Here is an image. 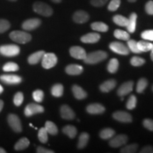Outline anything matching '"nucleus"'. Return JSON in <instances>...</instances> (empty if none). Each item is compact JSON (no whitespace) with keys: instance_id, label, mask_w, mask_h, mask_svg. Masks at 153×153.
<instances>
[{"instance_id":"12","label":"nucleus","mask_w":153,"mask_h":153,"mask_svg":"<svg viewBox=\"0 0 153 153\" xmlns=\"http://www.w3.org/2000/svg\"><path fill=\"white\" fill-rule=\"evenodd\" d=\"M113 118L121 123H131L133 120L132 116L129 113L123 111H118L114 113Z\"/></svg>"},{"instance_id":"37","label":"nucleus","mask_w":153,"mask_h":153,"mask_svg":"<svg viewBox=\"0 0 153 153\" xmlns=\"http://www.w3.org/2000/svg\"><path fill=\"white\" fill-rule=\"evenodd\" d=\"M19 65L16 63L9 62L3 66V70L5 72H16L19 70Z\"/></svg>"},{"instance_id":"57","label":"nucleus","mask_w":153,"mask_h":153,"mask_svg":"<svg viewBox=\"0 0 153 153\" xmlns=\"http://www.w3.org/2000/svg\"><path fill=\"white\" fill-rule=\"evenodd\" d=\"M128 1L129 2H135L137 0H128Z\"/></svg>"},{"instance_id":"49","label":"nucleus","mask_w":153,"mask_h":153,"mask_svg":"<svg viewBox=\"0 0 153 153\" xmlns=\"http://www.w3.org/2000/svg\"><path fill=\"white\" fill-rule=\"evenodd\" d=\"M108 0H91V4L94 7H100L106 4Z\"/></svg>"},{"instance_id":"54","label":"nucleus","mask_w":153,"mask_h":153,"mask_svg":"<svg viewBox=\"0 0 153 153\" xmlns=\"http://www.w3.org/2000/svg\"><path fill=\"white\" fill-rule=\"evenodd\" d=\"M6 152H7V151H6L4 149L2 148H0V153H6Z\"/></svg>"},{"instance_id":"50","label":"nucleus","mask_w":153,"mask_h":153,"mask_svg":"<svg viewBox=\"0 0 153 153\" xmlns=\"http://www.w3.org/2000/svg\"><path fill=\"white\" fill-rule=\"evenodd\" d=\"M36 152H37L38 153H54L55 152L53 150H48V149H46V148H43V147H41V146L38 147Z\"/></svg>"},{"instance_id":"47","label":"nucleus","mask_w":153,"mask_h":153,"mask_svg":"<svg viewBox=\"0 0 153 153\" xmlns=\"http://www.w3.org/2000/svg\"><path fill=\"white\" fill-rule=\"evenodd\" d=\"M143 126L149 131H153V120L150 118H146L143 121Z\"/></svg>"},{"instance_id":"42","label":"nucleus","mask_w":153,"mask_h":153,"mask_svg":"<svg viewBox=\"0 0 153 153\" xmlns=\"http://www.w3.org/2000/svg\"><path fill=\"white\" fill-rule=\"evenodd\" d=\"M24 94L21 91L16 93L14 97V104L16 106H20L24 101Z\"/></svg>"},{"instance_id":"11","label":"nucleus","mask_w":153,"mask_h":153,"mask_svg":"<svg viewBox=\"0 0 153 153\" xmlns=\"http://www.w3.org/2000/svg\"><path fill=\"white\" fill-rule=\"evenodd\" d=\"M0 80L7 85H18L22 82V78L15 74H2L0 76Z\"/></svg>"},{"instance_id":"38","label":"nucleus","mask_w":153,"mask_h":153,"mask_svg":"<svg viewBox=\"0 0 153 153\" xmlns=\"http://www.w3.org/2000/svg\"><path fill=\"white\" fill-rule=\"evenodd\" d=\"M137 148H138V145L137 144H131L126 145L123 148L120 150V152L122 153H135L137 152Z\"/></svg>"},{"instance_id":"56","label":"nucleus","mask_w":153,"mask_h":153,"mask_svg":"<svg viewBox=\"0 0 153 153\" xmlns=\"http://www.w3.org/2000/svg\"><path fill=\"white\" fill-rule=\"evenodd\" d=\"M151 51H152V52H151V54H150V57H151V59H152V60L153 61V50Z\"/></svg>"},{"instance_id":"2","label":"nucleus","mask_w":153,"mask_h":153,"mask_svg":"<svg viewBox=\"0 0 153 153\" xmlns=\"http://www.w3.org/2000/svg\"><path fill=\"white\" fill-rule=\"evenodd\" d=\"M9 38L16 43L25 44L31 41V35L22 30H14L9 34Z\"/></svg>"},{"instance_id":"10","label":"nucleus","mask_w":153,"mask_h":153,"mask_svg":"<svg viewBox=\"0 0 153 153\" xmlns=\"http://www.w3.org/2000/svg\"><path fill=\"white\" fill-rule=\"evenodd\" d=\"M128 142V136L124 134L118 135L114 137L111 138L108 144L112 148H119L122 145H126Z\"/></svg>"},{"instance_id":"52","label":"nucleus","mask_w":153,"mask_h":153,"mask_svg":"<svg viewBox=\"0 0 153 153\" xmlns=\"http://www.w3.org/2000/svg\"><path fill=\"white\" fill-rule=\"evenodd\" d=\"M3 107H4V101L0 99V112H1V110H2Z\"/></svg>"},{"instance_id":"61","label":"nucleus","mask_w":153,"mask_h":153,"mask_svg":"<svg viewBox=\"0 0 153 153\" xmlns=\"http://www.w3.org/2000/svg\"><path fill=\"white\" fill-rule=\"evenodd\" d=\"M152 91H153V86H152Z\"/></svg>"},{"instance_id":"44","label":"nucleus","mask_w":153,"mask_h":153,"mask_svg":"<svg viewBox=\"0 0 153 153\" xmlns=\"http://www.w3.org/2000/svg\"><path fill=\"white\" fill-rule=\"evenodd\" d=\"M11 24L9 21L6 19H0V33H4L10 28Z\"/></svg>"},{"instance_id":"13","label":"nucleus","mask_w":153,"mask_h":153,"mask_svg":"<svg viewBox=\"0 0 153 153\" xmlns=\"http://www.w3.org/2000/svg\"><path fill=\"white\" fill-rule=\"evenodd\" d=\"M70 54L72 57L77 60H84L87 53L83 48L80 46H72L70 49Z\"/></svg>"},{"instance_id":"6","label":"nucleus","mask_w":153,"mask_h":153,"mask_svg":"<svg viewBox=\"0 0 153 153\" xmlns=\"http://www.w3.org/2000/svg\"><path fill=\"white\" fill-rule=\"evenodd\" d=\"M9 125L16 133H21L22 131V125L20 118L16 114H9L7 118Z\"/></svg>"},{"instance_id":"29","label":"nucleus","mask_w":153,"mask_h":153,"mask_svg":"<svg viewBox=\"0 0 153 153\" xmlns=\"http://www.w3.org/2000/svg\"><path fill=\"white\" fill-rule=\"evenodd\" d=\"M115 131L110 128H106L101 130L100 133H99V136L101 139L104 140H108L112 138L115 135Z\"/></svg>"},{"instance_id":"15","label":"nucleus","mask_w":153,"mask_h":153,"mask_svg":"<svg viewBox=\"0 0 153 153\" xmlns=\"http://www.w3.org/2000/svg\"><path fill=\"white\" fill-rule=\"evenodd\" d=\"M60 116L63 119L72 120L75 118L74 111L68 105L64 104L60 107Z\"/></svg>"},{"instance_id":"1","label":"nucleus","mask_w":153,"mask_h":153,"mask_svg":"<svg viewBox=\"0 0 153 153\" xmlns=\"http://www.w3.org/2000/svg\"><path fill=\"white\" fill-rule=\"evenodd\" d=\"M107 57H108L107 53L102 51H97L87 54L83 60L87 64L94 65L104 60L105 59L107 58Z\"/></svg>"},{"instance_id":"55","label":"nucleus","mask_w":153,"mask_h":153,"mask_svg":"<svg viewBox=\"0 0 153 153\" xmlns=\"http://www.w3.org/2000/svg\"><path fill=\"white\" fill-rule=\"evenodd\" d=\"M3 91H4V88H3L2 86L0 85V94H1L2 93Z\"/></svg>"},{"instance_id":"43","label":"nucleus","mask_w":153,"mask_h":153,"mask_svg":"<svg viewBox=\"0 0 153 153\" xmlns=\"http://www.w3.org/2000/svg\"><path fill=\"white\" fill-rule=\"evenodd\" d=\"M33 98L35 101L38 103H41L43 101L44 98V93L41 89H37L33 92Z\"/></svg>"},{"instance_id":"21","label":"nucleus","mask_w":153,"mask_h":153,"mask_svg":"<svg viewBox=\"0 0 153 153\" xmlns=\"http://www.w3.org/2000/svg\"><path fill=\"white\" fill-rule=\"evenodd\" d=\"M116 86V81L115 79H108L103 82L102 84L100 85V90L102 92L107 93L109 92L113 89H114L115 87Z\"/></svg>"},{"instance_id":"60","label":"nucleus","mask_w":153,"mask_h":153,"mask_svg":"<svg viewBox=\"0 0 153 153\" xmlns=\"http://www.w3.org/2000/svg\"><path fill=\"white\" fill-rule=\"evenodd\" d=\"M153 50V44H152V49H151V51H152Z\"/></svg>"},{"instance_id":"7","label":"nucleus","mask_w":153,"mask_h":153,"mask_svg":"<svg viewBox=\"0 0 153 153\" xmlns=\"http://www.w3.org/2000/svg\"><path fill=\"white\" fill-rule=\"evenodd\" d=\"M44 112V108L41 105L30 103L26 106L24 109V114L27 117H30L33 115Z\"/></svg>"},{"instance_id":"31","label":"nucleus","mask_w":153,"mask_h":153,"mask_svg":"<svg viewBox=\"0 0 153 153\" xmlns=\"http://www.w3.org/2000/svg\"><path fill=\"white\" fill-rule=\"evenodd\" d=\"M114 35L117 39L122 40V41H128L130 39V35L127 31L125 30L116 29L114 30Z\"/></svg>"},{"instance_id":"5","label":"nucleus","mask_w":153,"mask_h":153,"mask_svg":"<svg viewBox=\"0 0 153 153\" xmlns=\"http://www.w3.org/2000/svg\"><path fill=\"white\" fill-rule=\"evenodd\" d=\"M41 60L42 66H43V68L51 69L56 65L57 62V57L53 53H45Z\"/></svg>"},{"instance_id":"59","label":"nucleus","mask_w":153,"mask_h":153,"mask_svg":"<svg viewBox=\"0 0 153 153\" xmlns=\"http://www.w3.org/2000/svg\"><path fill=\"white\" fill-rule=\"evenodd\" d=\"M9 1H16V0H9Z\"/></svg>"},{"instance_id":"27","label":"nucleus","mask_w":153,"mask_h":153,"mask_svg":"<svg viewBox=\"0 0 153 153\" xmlns=\"http://www.w3.org/2000/svg\"><path fill=\"white\" fill-rule=\"evenodd\" d=\"M113 22L115 24H117L118 26H122V27H126L128 23V19L126 18V17L122 16V15H115L113 17Z\"/></svg>"},{"instance_id":"17","label":"nucleus","mask_w":153,"mask_h":153,"mask_svg":"<svg viewBox=\"0 0 153 153\" xmlns=\"http://www.w3.org/2000/svg\"><path fill=\"white\" fill-rule=\"evenodd\" d=\"M100 37L97 33H89L82 36L80 40L84 43H96L100 40Z\"/></svg>"},{"instance_id":"25","label":"nucleus","mask_w":153,"mask_h":153,"mask_svg":"<svg viewBox=\"0 0 153 153\" xmlns=\"http://www.w3.org/2000/svg\"><path fill=\"white\" fill-rule=\"evenodd\" d=\"M62 132L63 133L65 134L66 135H68L70 138L73 139L76 135L77 130H76V128L74 126L68 125V126H65L64 128H63Z\"/></svg>"},{"instance_id":"40","label":"nucleus","mask_w":153,"mask_h":153,"mask_svg":"<svg viewBox=\"0 0 153 153\" xmlns=\"http://www.w3.org/2000/svg\"><path fill=\"white\" fill-rule=\"evenodd\" d=\"M137 104V99L135 95H131L128 99L126 103V108L128 110H133L135 108Z\"/></svg>"},{"instance_id":"9","label":"nucleus","mask_w":153,"mask_h":153,"mask_svg":"<svg viewBox=\"0 0 153 153\" xmlns=\"http://www.w3.org/2000/svg\"><path fill=\"white\" fill-rule=\"evenodd\" d=\"M41 21L38 18L29 19L26 20L22 24V27L25 30H33L41 26Z\"/></svg>"},{"instance_id":"34","label":"nucleus","mask_w":153,"mask_h":153,"mask_svg":"<svg viewBox=\"0 0 153 153\" xmlns=\"http://www.w3.org/2000/svg\"><path fill=\"white\" fill-rule=\"evenodd\" d=\"M137 46H138V48L141 51V53L148 52L152 49V43H149L148 41H140L137 42Z\"/></svg>"},{"instance_id":"24","label":"nucleus","mask_w":153,"mask_h":153,"mask_svg":"<svg viewBox=\"0 0 153 153\" xmlns=\"http://www.w3.org/2000/svg\"><path fill=\"white\" fill-rule=\"evenodd\" d=\"M89 135L87 133H82L79 136V140H78L77 148L78 149H83L87 146L88 142H89Z\"/></svg>"},{"instance_id":"46","label":"nucleus","mask_w":153,"mask_h":153,"mask_svg":"<svg viewBox=\"0 0 153 153\" xmlns=\"http://www.w3.org/2000/svg\"><path fill=\"white\" fill-rule=\"evenodd\" d=\"M141 37L146 41H153V30H146L141 33Z\"/></svg>"},{"instance_id":"20","label":"nucleus","mask_w":153,"mask_h":153,"mask_svg":"<svg viewBox=\"0 0 153 153\" xmlns=\"http://www.w3.org/2000/svg\"><path fill=\"white\" fill-rule=\"evenodd\" d=\"M72 91L74 97L78 100H82L87 97V94L83 89L79 86L74 85L72 86Z\"/></svg>"},{"instance_id":"16","label":"nucleus","mask_w":153,"mask_h":153,"mask_svg":"<svg viewBox=\"0 0 153 153\" xmlns=\"http://www.w3.org/2000/svg\"><path fill=\"white\" fill-rule=\"evenodd\" d=\"M72 18H73L74 22L76 24H84L89 21V16L86 11L79 10L74 12Z\"/></svg>"},{"instance_id":"4","label":"nucleus","mask_w":153,"mask_h":153,"mask_svg":"<svg viewBox=\"0 0 153 153\" xmlns=\"http://www.w3.org/2000/svg\"><path fill=\"white\" fill-rule=\"evenodd\" d=\"M20 53V48L18 45L11 44V45H4L0 46V53L7 57H14L18 55Z\"/></svg>"},{"instance_id":"53","label":"nucleus","mask_w":153,"mask_h":153,"mask_svg":"<svg viewBox=\"0 0 153 153\" xmlns=\"http://www.w3.org/2000/svg\"><path fill=\"white\" fill-rule=\"evenodd\" d=\"M51 1H52L53 2H54V3L58 4V3H60L61 1H62V0H51Z\"/></svg>"},{"instance_id":"14","label":"nucleus","mask_w":153,"mask_h":153,"mask_svg":"<svg viewBox=\"0 0 153 153\" xmlns=\"http://www.w3.org/2000/svg\"><path fill=\"white\" fill-rule=\"evenodd\" d=\"M134 82L133 81H128L124 82L123 85H120L118 88L117 94L119 97H124V96L128 94L133 91Z\"/></svg>"},{"instance_id":"30","label":"nucleus","mask_w":153,"mask_h":153,"mask_svg":"<svg viewBox=\"0 0 153 153\" xmlns=\"http://www.w3.org/2000/svg\"><path fill=\"white\" fill-rule=\"evenodd\" d=\"M64 92V87L61 84H55L51 88V94L55 97H62Z\"/></svg>"},{"instance_id":"35","label":"nucleus","mask_w":153,"mask_h":153,"mask_svg":"<svg viewBox=\"0 0 153 153\" xmlns=\"http://www.w3.org/2000/svg\"><path fill=\"white\" fill-rule=\"evenodd\" d=\"M148 80L145 79V78H141V79H140L137 84L136 91L139 94L143 93L145 89H146V87H148Z\"/></svg>"},{"instance_id":"22","label":"nucleus","mask_w":153,"mask_h":153,"mask_svg":"<svg viewBox=\"0 0 153 153\" xmlns=\"http://www.w3.org/2000/svg\"><path fill=\"white\" fill-rule=\"evenodd\" d=\"M45 54L43 51H37V52L33 53L28 57V62L30 65L38 64L43 58V56Z\"/></svg>"},{"instance_id":"23","label":"nucleus","mask_w":153,"mask_h":153,"mask_svg":"<svg viewBox=\"0 0 153 153\" xmlns=\"http://www.w3.org/2000/svg\"><path fill=\"white\" fill-rule=\"evenodd\" d=\"M137 14L135 13H132L130 15L128 18V23L127 25V30L129 33H133L135 30V28H136V21H137Z\"/></svg>"},{"instance_id":"33","label":"nucleus","mask_w":153,"mask_h":153,"mask_svg":"<svg viewBox=\"0 0 153 153\" xmlns=\"http://www.w3.org/2000/svg\"><path fill=\"white\" fill-rule=\"evenodd\" d=\"M45 128L48 133L52 135H56L58 133V130H57V127L56 125L53 122L50 121V120H48V121L45 122Z\"/></svg>"},{"instance_id":"58","label":"nucleus","mask_w":153,"mask_h":153,"mask_svg":"<svg viewBox=\"0 0 153 153\" xmlns=\"http://www.w3.org/2000/svg\"><path fill=\"white\" fill-rule=\"evenodd\" d=\"M29 126H31V127H33V128H34V127H33V125H32V124H31V123H30V124H29Z\"/></svg>"},{"instance_id":"41","label":"nucleus","mask_w":153,"mask_h":153,"mask_svg":"<svg viewBox=\"0 0 153 153\" xmlns=\"http://www.w3.org/2000/svg\"><path fill=\"white\" fill-rule=\"evenodd\" d=\"M145 63V59L137 56H134L131 59V64L133 66L140 67L143 65Z\"/></svg>"},{"instance_id":"45","label":"nucleus","mask_w":153,"mask_h":153,"mask_svg":"<svg viewBox=\"0 0 153 153\" xmlns=\"http://www.w3.org/2000/svg\"><path fill=\"white\" fill-rule=\"evenodd\" d=\"M120 5V0H111L108 6V9L111 11H115Z\"/></svg>"},{"instance_id":"36","label":"nucleus","mask_w":153,"mask_h":153,"mask_svg":"<svg viewBox=\"0 0 153 153\" xmlns=\"http://www.w3.org/2000/svg\"><path fill=\"white\" fill-rule=\"evenodd\" d=\"M38 137L40 142L42 143H46L48 142V133L45 127L41 128L38 131Z\"/></svg>"},{"instance_id":"18","label":"nucleus","mask_w":153,"mask_h":153,"mask_svg":"<svg viewBox=\"0 0 153 153\" xmlns=\"http://www.w3.org/2000/svg\"><path fill=\"white\" fill-rule=\"evenodd\" d=\"M86 109H87V111L89 114L93 115L101 114L105 111L104 106L101 104H97V103L89 104Z\"/></svg>"},{"instance_id":"39","label":"nucleus","mask_w":153,"mask_h":153,"mask_svg":"<svg viewBox=\"0 0 153 153\" xmlns=\"http://www.w3.org/2000/svg\"><path fill=\"white\" fill-rule=\"evenodd\" d=\"M128 48L131 51L136 53V54H139V53H141V51H140L138 48V46H137V42L135 41V40H128Z\"/></svg>"},{"instance_id":"19","label":"nucleus","mask_w":153,"mask_h":153,"mask_svg":"<svg viewBox=\"0 0 153 153\" xmlns=\"http://www.w3.org/2000/svg\"><path fill=\"white\" fill-rule=\"evenodd\" d=\"M65 72L70 75H79L83 72V68L79 65H69L66 67Z\"/></svg>"},{"instance_id":"51","label":"nucleus","mask_w":153,"mask_h":153,"mask_svg":"<svg viewBox=\"0 0 153 153\" xmlns=\"http://www.w3.org/2000/svg\"><path fill=\"white\" fill-rule=\"evenodd\" d=\"M140 153H153V147L150 145H147L140 151Z\"/></svg>"},{"instance_id":"26","label":"nucleus","mask_w":153,"mask_h":153,"mask_svg":"<svg viewBox=\"0 0 153 153\" xmlns=\"http://www.w3.org/2000/svg\"><path fill=\"white\" fill-rule=\"evenodd\" d=\"M30 142L27 137H22L14 145V149L17 151L25 150L29 146Z\"/></svg>"},{"instance_id":"8","label":"nucleus","mask_w":153,"mask_h":153,"mask_svg":"<svg viewBox=\"0 0 153 153\" xmlns=\"http://www.w3.org/2000/svg\"><path fill=\"white\" fill-rule=\"evenodd\" d=\"M109 48L113 52L117 53L118 55H128L130 53L128 48L120 42H112L109 45Z\"/></svg>"},{"instance_id":"28","label":"nucleus","mask_w":153,"mask_h":153,"mask_svg":"<svg viewBox=\"0 0 153 153\" xmlns=\"http://www.w3.org/2000/svg\"><path fill=\"white\" fill-rule=\"evenodd\" d=\"M91 29L95 31L106 32L108 30V26L103 22H94L91 24Z\"/></svg>"},{"instance_id":"32","label":"nucleus","mask_w":153,"mask_h":153,"mask_svg":"<svg viewBox=\"0 0 153 153\" xmlns=\"http://www.w3.org/2000/svg\"><path fill=\"white\" fill-rule=\"evenodd\" d=\"M118 67H119V62L116 58H112L108 62V66H107V70L110 73L114 74L117 72Z\"/></svg>"},{"instance_id":"3","label":"nucleus","mask_w":153,"mask_h":153,"mask_svg":"<svg viewBox=\"0 0 153 153\" xmlns=\"http://www.w3.org/2000/svg\"><path fill=\"white\" fill-rule=\"evenodd\" d=\"M33 9L36 13L43 16H51L53 13L52 7L42 1H36L34 3Z\"/></svg>"},{"instance_id":"48","label":"nucleus","mask_w":153,"mask_h":153,"mask_svg":"<svg viewBox=\"0 0 153 153\" xmlns=\"http://www.w3.org/2000/svg\"><path fill=\"white\" fill-rule=\"evenodd\" d=\"M146 13L149 15H153V1H148L145 7Z\"/></svg>"}]
</instances>
